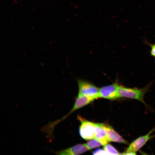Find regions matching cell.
I'll list each match as a JSON object with an SVG mask.
<instances>
[{
    "label": "cell",
    "instance_id": "1",
    "mask_svg": "<svg viewBox=\"0 0 155 155\" xmlns=\"http://www.w3.org/2000/svg\"><path fill=\"white\" fill-rule=\"evenodd\" d=\"M149 84L142 88H128L118 84L117 89L119 98L133 99L144 103V96L148 90Z\"/></svg>",
    "mask_w": 155,
    "mask_h": 155
},
{
    "label": "cell",
    "instance_id": "2",
    "mask_svg": "<svg viewBox=\"0 0 155 155\" xmlns=\"http://www.w3.org/2000/svg\"><path fill=\"white\" fill-rule=\"evenodd\" d=\"M155 131V128L152 129L146 134L140 136L133 141L125 151L121 154L135 155L152 136L151 134Z\"/></svg>",
    "mask_w": 155,
    "mask_h": 155
},
{
    "label": "cell",
    "instance_id": "3",
    "mask_svg": "<svg viewBox=\"0 0 155 155\" xmlns=\"http://www.w3.org/2000/svg\"><path fill=\"white\" fill-rule=\"evenodd\" d=\"M78 118L81 123L79 130L81 137L86 140L94 138L97 123L86 120L80 116Z\"/></svg>",
    "mask_w": 155,
    "mask_h": 155
},
{
    "label": "cell",
    "instance_id": "4",
    "mask_svg": "<svg viewBox=\"0 0 155 155\" xmlns=\"http://www.w3.org/2000/svg\"><path fill=\"white\" fill-rule=\"evenodd\" d=\"M78 93L84 96L92 97L96 99L99 98V89L94 85L85 80L78 81Z\"/></svg>",
    "mask_w": 155,
    "mask_h": 155
},
{
    "label": "cell",
    "instance_id": "5",
    "mask_svg": "<svg viewBox=\"0 0 155 155\" xmlns=\"http://www.w3.org/2000/svg\"><path fill=\"white\" fill-rule=\"evenodd\" d=\"M117 83L106 86L99 89V98L111 100H115L120 98L118 92Z\"/></svg>",
    "mask_w": 155,
    "mask_h": 155
},
{
    "label": "cell",
    "instance_id": "6",
    "mask_svg": "<svg viewBox=\"0 0 155 155\" xmlns=\"http://www.w3.org/2000/svg\"><path fill=\"white\" fill-rule=\"evenodd\" d=\"M106 130L110 142L128 144V142L120 135L111 126L106 124H102Z\"/></svg>",
    "mask_w": 155,
    "mask_h": 155
},
{
    "label": "cell",
    "instance_id": "7",
    "mask_svg": "<svg viewBox=\"0 0 155 155\" xmlns=\"http://www.w3.org/2000/svg\"><path fill=\"white\" fill-rule=\"evenodd\" d=\"M88 150L85 144H78L58 152L60 155H79Z\"/></svg>",
    "mask_w": 155,
    "mask_h": 155
},
{
    "label": "cell",
    "instance_id": "8",
    "mask_svg": "<svg viewBox=\"0 0 155 155\" xmlns=\"http://www.w3.org/2000/svg\"><path fill=\"white\" fill-rule=\"evenodd\" d=\"M95 99L94 98L84 96L78 93L74 106L69 114L75 111L88 105Z\"/></svg>",
    "mask_w": 155,
    "mask_h": 155
},
{
    "label": "cell",
    "instance_id": "9",
    "mask_svg": "<svg viewBox=\"0 0 155 155\" xmlns=\"http://www.w3.org/2000/svg\"><path fill=\"white\" fill-rule=\"evenodd\" d=\"M102 124V123H97L94 138L100 141L102 145H104L110 141Z\"/></svg>",
    "mask_w": 155,
    "mask_h": 155
},
{
    "label": "cell",
    "instance_id": "10",
    "mask_svg": "<svg viewBox=\"0 0 155 155\" xmlns=\"http://www.w3.org/2000/svg\"><path fill=\"white\" fill-rule=\"evenodd\" d=\"M88 150H90L102 145L101 142L94 138L85 144Z\"/></svg>",
    "mask_w": 155,
    "mask_h": 155
},
{
    "label": "cell",
    "instance_id": "11",
    "mask_svg": "<svg viewBox=\"0 0 155 155\" xmlns=\"http://www.w3.org/2000/svg\"><path fill=\"white\" fill-rule=\"evenodd\" d=\"M104 146V149L108 155L121 154L117 149L111 144H107Z\"/></svg>",
    "mask_w": 155,
    "mask_h": 155
},
{
    "label": "cell",
    "instance_id": "12",
    "mask_svg": "<svg viewBox=\"0 0 155 155\" xmlns=\"http://www.w3.org/2000/svg\"><path fill=\"white\" fill-rule=\"evenodd\" d=\"M93 155H108L104 149L99 148L95 150L93 152Z\"/></svg>",
    "mask_w": 155,
    "mask_h": 155
},
{
    "label": "cell",
    "instance_id": "13",
    "mask_svg": "<svg viewBox=\"0 0 155 155\" xmlns=\"http://www.w3.org/2000/svg\"><path fill=\"white\" fill-rule=\"evenodd\" d=\"M151 47V54L152 56L155 57V44H150Z\"/></svg>",
    "mask_w": 155,
    "mask_h": 155
}]
</instances>
